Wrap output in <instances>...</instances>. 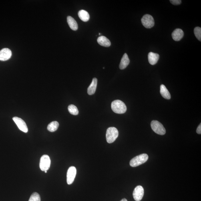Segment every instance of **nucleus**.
I'll list each match as a JSON object with an SVG mask.
<instances>
[{
  "instance_id": "a211bd4d",
  "label": "nucleus",
  "mask_w": 201,
  "mask_h": 201,
  "mask_svg": "<svg viewBox=\"0 0 201 201\" xmlns=\"http://www.w3.org/2000/svg\"><path fill=\"white\" fill-rule=\"evenodd\" d=\"M78 16L82 21L83 22H87L89 21L90 16L87 12L84 10H81L78 13Z\"/></svg>"
},
{
  "instance_id": "0eeeda50",
  "label": "nucleus",
  "mask_w": 201,
  "mask_h": 201,
  "mask_svg": "<svg viewBox=\"0 0 201 201\" xmlns=\"http://www.w3.org/2000/svg\"><path fill=\"white\" fill-rule=\"evenodd\" d=\"M144 189L142 186H137L133 191V198L135 201H140L142 200L144 197Z\"/></svg>"
},
{
  "instance_id": "7ed1b4c3",
  "label": "nucleus",
  "mask_w": 201,
  "mask_h": 201,
  "mask_svg": "<svg viewBox=\"0 0 201 201\" xmlns=\"http://www.w3.org/2000/svg\"><path fill=\"white\" fill-rule=\"evenodd\" d=\"M118 136V130L115 127H110L107 129L106 138L107 142L109 144H111L114 142Z\"/></svg>"
},
{
  "instance_id": "9d476101",
  "label": "nucleus",
  "mask_w": 201,
  "mask_h": 201,
  "mask_svg": "<svg viewBox=\"0 0 201 201\" xmlns=\"http://www.w3.org/2000/svg\"><path fill=\"white\" fill-rule=\"evenodd\" d=\"M12 52L9 49H3L0 51V61H5L8 60L11 57Z\"/></svg>"
},
{
  "instance_id": "20e7f679",
  "label": "nucleus",
  "mask_w": 201,
  "mask_h": 201,
  "mask_svg": "<svg viewBox=\"0 0 201 201\" xmlns=\"http://www.w3.org/2000/svg\"><path fill=\"white\" fill-rule=\"evenodd\" d=\"M152 130L156 134L163 135L166 134V130L163 125L158 121L153 120L151 123Z\"/></svg>"
},
{
  "instance_id": "6ab92c4d",
  "label": "nucleus",
  "mask_w": 201,
  "mask_h": 201,
  "mask_svg": "<svg viewBox=\"0 0 201 201\" xmlns=\"http://www.w3.org/2000/svg\"><path fill=\"white\" fill-rule=\"evenodd\" d=\"M59 126V123L56 121H54L50 123L47 126V130L50 132L56 131Z\"/></svg>"
},
{
  "instance_id": "f03ea898",
  "label": "nucleus",
  "mask_w": 201,
  "mask_h": 201,
  "mask_svg": "<svg viewBox=\"0 0 201 201\" xmlns=\"http://www.w3.org/2000/svg\"><path fill=\"white\" fill-rule=\"evenodd\" d=\"M148 158V155L146 154H144L138 155L131 160L130 162V166L133 167H138L146 162Z\"/></svg>"
},
{
  "instance_id": "f257e3e1",
  "label": "nucleus",
  "mask_w": 201,
  "mask_h": 201,
  "mask_svg": "<svg viewBox=\"0 0 201 201\" xmlns=\"http://www.w3.org/2000/svg\"><path fill=\"white\" fill-rule=\"evenodd\" d=\"M112 110L117 114H123L126 112L127 107L125 103L120 100L113 101L111 103Z\"/></svg>"
},
{
  "instance_id": "ddd939ff",
  "label": "nucleus",
  "mask_w": 201,
  "mask_h": 201,
  "mask_svg": "<svg viewBox=\"0 0 201 201\" xmlns=\"http://www.w3.org/2000/svg\"><path fill=\"white\" fill-rule=\"evenodd\" d=\"M97 42L99 45L105 47H109L111 45L109 40L104 36L99 37L97 39Z\"/></svg>"
},
{
  "instance_id": "5701e85b",
  "label": "nucleus",
  "mask_w": 201,
  "mask_h": 201,
  "mask_svg": "<svg viewBox=\"0 0 201 201\" xmlns=\"http://www.w3.org/2000/svg\"><path fill=\"white\" fill-rule=\"evenodd\" d=\"M170 2L173 5H180L182 3L181 0H170Z\"/></svg>"
},
{
  "instance_id": "423d86ee",
  "label": "nucleus",
  "mask_w": 201,
  "mask_h": 201,
  "mask_svg": "<svg viewBox=\"0 0 201 201\" xmlns=\"http://www.w3.org/2000/svg\"><path fill=\"white\" fill-rule=\"evenodd\" d=\"M142 25L147 29H151L154 26L155 22L152 16L146 14L141 19Z\"/></svg>"
},
{
  "instance_id": "b1692460",
  "label": "nucleus",
  "mask_w": 201,
  "mask_h": 201,
  "mask_svg": "<svg viewBox=\"0 0 201 201\" xmlns=\"http://www.w3.org/2000/svg\"><path fill=\"white\" fill-rule=\"evenodd\" d=\"M196 132L198 134L200 135L201 134V124L199 125L198 128L197 129Z\"/></svg>"
},
{
  "instance_id": "f8f14e48",
  "label": "nucleus",
  "mask_w": 201,
  "mask_h": 201,
  "mask_svg": "<svg viewBox=\"0 0 201 201\" xmlns=\"http://www.w3.org/2000/svg\"><path fill=\"white\" fill-rule=\"evenodd\" d=\"M160 58V56L158 54L151 52L148 54V59L149 63L151 65H154L158 62Z\"/></svg>"
},
{
  "instance_id": "393cba45",
  "label": "nucleus",
  "mask_w": 201,
  "mask_h": 201,
  "mask_svg": "<svg viewBox=\"0 0 201 201\" xmlns=\"http://www.w3.org/2000/svg\"><path fill=\"white\" fill-rule=\"evenodd\" d=\"M120 201H127V200L126 198H123V199L121 200Z\"/></svg>"
},
{
  "instance_id": "9b49d317",
  "label": "nucleus",
  "mask_w": 201,
  "mask_h": 201,
  "mask_svg": "<svg viewBox=\"0 0 201 201\" xmlns=\"http://www.w3.org/2000/svg\"><path fill=\"white\" fill-rule=\"evenodd\" d=\"M184 33L182 29H177L175 30L172 34L173 40L176 41H179L183 37Z\"/></svg>"
},
{
  "instance_id": "f3484780",
  "label": "nucleus",
  "mask_w": 201,
  "mask_h": 201,
  "mask_svg": "<svg viewBox=\"0 0 201 201\" xmlns=\"http://www.w3.org/2000/svg\"><path fill=\"white\" fill-rule=\"evenodd\" d=\"M160 93L163 98L167 99H171V95L168 89L164 85H161L160 86Z\"/></svg>"
},
{
  "instance_id": "4be33fe9",
  "label": "nucleus",
  "mask_w": 201,
  "mask_h": 201,
  "mask_svg": "<svg viewBox=\"0 0 201 201\" xmlns=\"http://www.w3.org/2000/svg\"><path fill=\"white\" fill-rule=\"evenodd\" d=\"M194 33L196 38L199 41H201V28L200 27H196L194 29Z\"/></svg>"
},
{
  "instance_id": "412c9836",
  "label": "nucleus",
  "mask_w": 201,
  "mask_h": 201,
  "mask_svg": "<svg viewBox=\"0 0 201 201\" xmlns=\"http://www.w3.org/2000/svg\"><path fill=\"white\" fill-rule=\"evenodd\" d=\"M29 201H41L40 196L37 193H34L31 195Z\"/></svg>"
},
{
  "instance_id": "1a4fd4ad",
  "label": "nucleus",
  "mask_w": 201,
  "mask_h": 201,
  "mask_svg": "<svg viewBox=\"0 0 201 201\" xmlns=\"http://www.w3.org/2000/svg\"><path fill=\"white\" fill-rule=\"evenodd\" d=\"M13 120L17 124L19 128L21 131L25 133H27L28 131L26 124L23 119L17 117H14Z\"/></svg>"
},
{
  "instance_id": "6e6552de",
  "label": "nucleus",
  "mask_w": 201,
  "mask_h": 201,
  "mask_svg": "<svg viewBox=\"0 0 201 201\" xmlns=\"http://www.w3.org/2000/svg\"><path fill=\"white\" fill-rule=\"evenodd\" d=\"M77 174V169L74 167H71L68 169L67 174V182L69 185L72 184Z\"/></svg>"
},
{
  "instance_id": "39448f33",
  "label": "nucleus",
  "mask_w": 201,
  "mask_h": 201,
  "mask_svg": "<svg viewBox=\"0 0 201 201\" xmlns=\"http://www.w3.org/2000/svg\"><path fill=\"white\" fill-rule=\"evenodd\" d=\"M50 164V159L48 155H45L41 156L40 163V167L41 171L45 172L48 170Z\"/></svg>"
},
{
  "instance_id": "a878e982",
  "label": "nucleus",
  "mask_w": 201,
  "mask_h": 201,
  "mask_svg": "<svg viewBox=\"0 0 201 201\" xmlns=\"http://www.w3.org/2000/svg\"><path fill=\"white\" fill-rule=\"evenodd\" d=\"M45 173H46L47 172V171H45Z\"/></svg>"
},
{
  "instance_id": "4468645a",
  "label": "nucleus",
  "mask_w": 201,
  "mask_h": 201,
  "mask_svg": "<svg viewBox=\"0 0 201 201\" xmlns=\"http://www.w3.org/2000/svg\"><path fill=\"white\" fill-rule=\"evenodd\" d=\"M130 61L128 55L126 53H125L121 59V62L119 65V67L121 70L124 69L128 66Z\"/></svg>"
},
{
  "instance_id": "bb28decb",
  "label": "nucleus",
  "mask_w": 201,
  "mask_h": 201,
  "mask_svg": "<svg viewBox=\"0 0 201 201\" xmlns=\"http://www.w3.org/2000/svg\"><path fill=\"white\" fill-rule=\"evenodd\" d=\"M101 35V34H100V33H99V35Z\"/></svg>"
},
{
  "instance_id": "2eb2a0df",
  "label": "nucleus",
  "mask_w": 201,
  "mask_h": 201,
  "mask_svg": "<svg viewBox=\"0 0 201 201\" xmlns=\"http://www.w3.org/2000/svg\"><path fill=\"white\" fill-rule=\"evenodd\" d=\"M97 82H98V81L96 78L93 79L90 86L87 88V92L89 95H92L95 93L97 89Z\"/></svg>"
},
{
  "instance_id": "dca6fc26",
  "label": "nucleus",
  "mask_w": 201,
  "mask_h": 201,
  "mask_svg": "<svg viewBox=\"0 0 201 201\" xmlns=\"http://www.w3.org/2000/svg\"><path fill=\"white\" fill-rule=\"evenodd\" d=\"M67 22L70 28L73 30L76 31L78 29V25L73 18L71 16L67 17Z\"/></svg>"
},
{
  "instance_id": "aec40b11",
  "label": "nucleus",
  "mask_w": 201,
  "mask_h": 201,
  "mask_svg": "<svg viewBox=\"0 0 201 201\" xmlns=\"http://www.w3.org/2000/svg\"><path fill=\"white\" fill-rule=\"evenodd\" d=\"M69 112L71 114L73 115H77L78 114L79 111L76 106L74 105H69L68 107Z\"/></svg>"
}]
</instances>
